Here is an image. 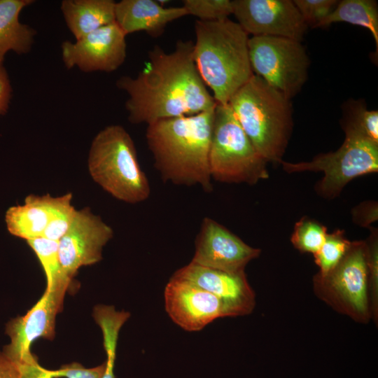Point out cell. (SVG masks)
<instances>
[{
	"label": "cell",
	"instance_id": "cell-1",
	"mask_svg": "<svg viewBox=\"0 0 378 378\" xmlns=\"http://www.w3.org/2000/svg\"><path fill=\"white\" fill-rule=\"evenodd\" d=\"M116 86L129 96L125 108L134 124L195 115L217 104L197 71L192 41H178L170 52L155 46L139 74L120 77Z\"/></svg>",
	"mask_w": 378,
	"mask_h": 378
},
{
	"label": "cell",
	"instance_id": "cell-2",
	"mask_svg": "<svg viewBox=\"0 0 378 378\" xmlns=\"http://www.w3.org/2000/svg\"><path fill=\"white\" fill-rule=\"evenodd\" d=\"M215 107L147 125V144L164 181L213 190L209 156Z\"/></svg>",
	"mask_w": 378,
	"mask_h": 378
},
{
	"label": "cell",
	"instance_id": "cell-3",
	"mask_svg": "<svg viewBox=\"0 0 378 378\" xmlns=\"http://www.w3.org/2000/svg\"><path fill=\"white\" fill-rule=\"evenodd\" d=\"M193 56L197 71L216 103L228 104L254 75L248 55V34L229 18L196 20Z\"/></svg>",
	"mask_w": 378,
	"mask_h": 378
},
{
	"label": "cell",
	"instance_id": "cell-4",
	"mask_svg": "<svg viewBox=\"0 0 378 378\" xmlns=\"http://www.w3.org/2000/svg\"><path fill=\"white\" fill-rule=\"evenodd\" d=\"M290 101L254 74L228 103L255 150L267 162L282 161L293 128Z\"/></svg>",
	"mask_w": 378,
	"mask_h": 378
},
{
	"label": "cell",
	"instance_id": "cell-5",
	"mask_svg": "<svg viewBox=\"0 0 378 378\" xmlns=\"http://www.w3.org/2000/svg\"><path fill=\"white\" fill-rule=\"evenodd\" d=\"M88 167L92 178L118 200L136 204L150 196V183L140 167L134 143L120 125H108L94 136Z\"/></svg>",
	"mask_w": 378,
	"mask_h": 378
},
{
	"label": "cell",
	"instance_id": "cell-6",
	"mask_svg": "<svg viewBox=\"0 0 378 378\" xmlns=\"http://www.w3.org/2000/svg\"><path fill=\"white\" fill-rule=\"evenodd\" d=\"M211 178L250 185L267 178V162L255 150L228 104H216L209 149Z\"/></svg>",
	"mask_w": 378,
	"mask_h": 378
},
{
	"label": "cell",
	"instance_id": "cell-7",
	"mask_svg": "<svg viewBox=\"0 0 378 378\" xmlns=\"http://www.w3.org/2000/svg\"><path fill=\"white\" fill-rule=\"evenodd\" d=\"M345 139L334 152L318 154L311 161L288 162L281 161L288 173L322 172L324 176L315 186L323 197H337L352 179L378 171V144L358 134L344 130Z\"/></svg>",
	"mask_w": 378,
	"mask_h": 378
},
{
	"label": "cell",
	"instance_id": "cell-8",
	"mask_svg": "<svg viewBox=\"0 0 378 378\" xmlns=\"http://www.w3.org/2000/svg\"><path fill=\"white\" fill-rule=\"evenodd\" d=\"M316 295L334 310L356 322L371 318L365 241H351L348 251L330 272L313 279Z\"/></svg>",
	"mask_w": 378,
	"mask_h": 378
},
{
	"label": "cell",
	"instance_id": "cell-9",
	"mask_svg": "<svg viewBox=\"0 0 378 378\" xmlns=\"http://www.w3.org/2000/svg\"><path fill=\"white\" fill-rule=\"evenodd\" d=\"M67 289L46 288L25 315L7 324L6 333L10 342L4 347L3 353L17 366L21 378H50L48 370L38 364L31 346L38 338H54L56 316L62 309Z\"/></svg>",
	"mask_w": 378,
	"mask_h": 378
},
{
	"label": "cell",
	"instance_id": "cell-10",
	"mask_svg": "<svg viewBox=\"0 0 378 378\" xmlns=\"http://www.w3.org/2000/svg\"><path fill=\"white\" fill-rule=\"evenodd\" d=\"M248 55L253 74L290 100L307 80L309 58L300 41L279 36H251Z\"/></svg>",
	"mask_w": 378,
	"mask_h": 378
},
{
	"label": "cell",
	"instance_id": "cell-11",
	"mask_svg": "<svg viewBox=\"0 0 378 378\" xmlns=\"http://www.w3.org/2000/svg\"><path fill=\"white\" fill-rule=\"evenodd\" d=\"M237 23L252 36H270L302 42L307 26L292 0H232Z\"/></svg>",
	"mask_w": 378,
	"mask_h": 378
},
{
	"label": "cell",
	"instance_id": "cell-12",
	"mask_svg": "<svg viewBox=\"0 0 378 378\" xmlns=\"http://www.w3.org/2000/svg\"><path fill=\"white\" fill-rule=\"evenodd\" d=\"M126 34L115 22L102 27L75 42L62 43V57L65 66H77L83 72L117 70L127 55Z\"/></svg>",
	"mask_w": 378,
	"mask_h": 378
},
{
	"label": "cell",
	"instance_id": "cell-13",
	"mask_svg": "<svg viewBox=\"0 0 378 378\" xmlns=\"http://www.w3.org/2000/svg\"><path fill=\"white\" fill-rule=\"evenodd\" d=\"M112 228L89 207L77 210L74 219L58 241L61 265L71 279L80 267L91 265L102 258V249L112 238Z\"/></svg>",
	"mask_w": 378,
	"mask_h": 378
},
{
	"label": "cell",
	"instance_id": "cell-14",
	"mask_svg": "<svg viewBox=\"0 0 378 378\" xmlns=\"http://www.w3.org/2000/svg\"><path fill=\"white\" fill-rule=\"evenodd\" d=\"M260 253V249L250 246L216 220L205 217L196 237L191 262L230 274H241Z\"/></svg>",
	"mask_w": 378,
	"mask_h": 378
},
{
	"label": "cell",
	"instance_id": "cell-15",
	"mask_svg": "<svg viewBox=\"0 0 378 378\" xmlns=\"http://www.w3.org/2000/svg\"><path fill=\"white\" fill-rule=\"evenodd\" d=\"M164 298L169 316L186 331L201 330L218 318L230 316L218 298L182 278L172 276L165 286Z\"/></svg>",
	"mask_w": 378,
	"mask_h": 378
},
{
	"label": "cell",
	"instance_id": "cell-16",
	"mask_svg": "<svg viewBox=\"0 0 378 378\" xmlns=\"http://www.w3.org/2000/svg\"><path fill=\"white\" fill-rule=\"evenodd\" d=\"M173 276L190 281L218 298L230 316L248 314L255 307V293L245 273L230 274L190 262Z\"/></svg>",
	"mask_w": 378,
	"mask_h": 378
},
{
	"label": "cell",
	"instance_id": "cell-17",
	"mask_svg": "<svg viewBox=\"0 0 378 378\" xmlns=\"http://www.w3.org/2000/svg\"><path fill=\"white\" fill-rule=\"evenodd\" d=\"M186 15L183 6L165 8L153 0H122L115 7V22L126 35L145 31L156 38L169 23Z\"/></svg>",
	"mask_w": 378,
	"mask_h": 378
},
{
	"label": "cell",
	"instance_id": "cell-18",
	"mask_svg": "<svg viewBox=\"0 0 378 378\" xmlns=\"http://www.w3.org/2000/svg\"><path fill=\"white\" fill-rule=\"evenodd\" d=\"M59 197L29 195L24 203L10 207L5 216L8 231L26 241L42 237L57 207Z\"/></svg>",
	"mask_w": 378,
	"mask_h": 378
},
{
	"label": "cell",
	"instance_id": "cell-19",
	"mask_svg": "<svg viewBox=\"0 0 378 378\" xmlns=\"http://www.w3.org/2000/svg\"><path fill=\"white\" fill-rule=\"evenodd\" d=\"M113 0H64L61 10L76 40L115 22Z\"/></svg>",
	"mask_w": 378,
	"mask_h": 378
},
{
	"label": "cell",
	"instance_id": "cell-20",
	"mask_svg": "<svg viewBox=\"0 0 378 378\" xmlns=\"http://www.w3.org/2000/svg\"><path fill=\"white\" fill-rule=\"evenodd\" d=\"M32 0H0V62L6 54L14 51L27 54L34 43L35 29L20 22L22 10L32 4Z\"/></svg>",
	"mask_w": 378,
	"mask_h": 378
},
{
	"label": "cell",
	"instance_id": "cell-21",
	"mask_svg": "<svg viewBox=\"0 0 378 378\" xmlns=\"http://www.w3.org/2000/svg\"><path fill=\"white\" fill-rule=\"evenodd\" d=\"M335 22H347L368 29L378 52V6L374 0H342L318 25L326 27Z\"/></svg>",
	"mask_w": 378,
	"mask_h": 378
},
{
	"label": "cell",
	"instance_id": "cell-22",
	"mask_svg": "<svg viewBox=\"0 0 378 378\" xmlns=\"http://www.w3.org/2000/svg\"><path fill=\"white\" fill-rule=\"evenodd\" d=\"M38 258L46 277V288L66 287L72 279L64 272L59 258L58 241L38 237L27 241Z\"/></svg>",
	"mask_w": 378,
	"mask_h": 378
},
{
	"label": "cell",
	"instance_id": "cell-23",
	"mask_svg": "<svg viewBox=\"0 0 378 378\" xmlns=\"http://www.w3.org/2000/svg\"><path fill=\"white\" fill-rule=\"evenodd\" d=\"M342 126L378 144V111L368 110L364 103L352 100L346 104Z\"/></svg>",
	"mask_w": 378,
	"mask_h": 378
},
{
	"label": "cell",
	"instance_id": "cell-24",
	"mask_svg": "<svg viewBox=\"0 0 378 378\" xmlns=\"http://www.w3.org/2000/svg\"><path fill=\"white\" fill-rule=\"evenodd\" d=\"M351 244V241L344 237L342 230L328 233L323 245L314 254L315 262L319 267L318 273L325 275L333 270L344 258Z\"/></svg>",
	"mask_w": 378,
	"mask_h": 378
},
{
	"label": "cell",
	"instance_id": "cell-25",
	"mask_svg": "<svg viewBox=\"0 0 378 378\" xmlns=\"http://www.w3.org/2000/svg\"><path fill=\"white\" fill-rule=\"evenodd\" d=\"M327 234L326 227L320 223L303 217L295 223L290 241L300 252L314 255L323 245Z\"/></svg>",
	"mask_w": 378,
	"mask_h": 378
},
{
	"label": "cell",
	"instance_id": "cell-26",
	"mask_svg": "<svg viewBox=\"0 0 378 378\" xmlns=\"http://www.w3.org/2000/svg\"><path fill=\"white\" fill-rule=\"evenodd\" d=\"M71 192L59 197L57 207L42 237L58 241L67 232L77 211L71 204Z\"/></svg>",
	"mask_w": 378,
	"mask_h": 378
},
{
	"label": "cell",
	"instance_id": "cell-27",
	"mask_svg": "<svg viewBox=\"0 0 378 378\" xmlns=\"http://www.w3.org/2000/svg\"><path fill=\"white\" fill-rule=\"evenodd\" d=\"M183 7L188 15L202 21L221 20L232 14L230 0H184Z\"/></svg>",
	"mask_w": 378,
	"mask_h": 378
},
{
	"label": "cell",
	"instance_id": "cell-28",
	"mask_svg": "<svg viewBox=\"0 0 378 378\" xmlns=\"http://www.w3.org/2000/svg\"><path fill=\"white\" fill-rule=\"evenodd\" d=\"M365 243L368 292L371 317L376 323L378 313V245L377 234L372 232Z\"/></svg>",
	"mask_w": 378,
	"mask_h": 378
},
{
	"label": "cell",
	"instance_id": "cell-29",
	"mask_svg": "<svg viewBox=\"0 0 378 378\" xmlns=\"http://www.w3.org/2000/svg\"><path fill=\"white\" fill-rule=\"evenodd\" d=\"M337 0H293L302 18L307 27L316 28L334 10Z\"/></svg>",
	"mask_w": 378,
	"mask_h": 378
},
{
	"label": "cell",
	"instance_id": "cell-30",
	"mask_svg": "<svg viewBox=\"0 0 378 378\" xmlns=\"http://www.w3.org/2000/svg\"><path fill=\"white\" fill-rule=\"evenodd\" d=\"M106 370V362L94 368H85L78 363L62 365L59 369L51 370L52 378H102Z\"/></svg>",
	"mask_w": 378,
	"mask_h": 378
},
{
	"label": "cell",
	"instance_id": "cell-31",
	"mask_svg": "<svg viewBox=\"0 0 378 378\" xmlns=\"http://www.w3.org/2000/svg\"><path fill=\"white\" fill-rule=\"evenodd\" d=\"M353 218L358 224L368 226L377 219V204L369 202L360 204L353 211Z\"/></svg>",
	"mask_w": 378,
	"mask_h": 378
},
{
	"label": "cell",
	"instance_id": "cell-32",
	"mask_svg": "<svg viewBox=\"0 0 378 378\" xmlns=\"http://www.w3.org/2000/svg\"><path fill=\"white\" fill-rule=\"evenodd\" d=\"M12 88L4 62H0V115H5L9 108Z\"/></svg>",
	"mask_w": 378,
	"mask_h": 378
},
{
	"label": "cell",
	"instance_id": "cell-33",
	"mask_svg": "<svg viewBox=\"0 0 378 378\" xmlns=\"http://www.w3.org/2000/svg\"><path fill=\"white\" fill-rule=\"evenodd\" d=\"M0 378H21L17 366L0 351Z\"/></svg>",
	"mask_w": 378,
	"mask_h": 378
}]
</instances>
